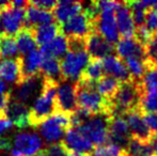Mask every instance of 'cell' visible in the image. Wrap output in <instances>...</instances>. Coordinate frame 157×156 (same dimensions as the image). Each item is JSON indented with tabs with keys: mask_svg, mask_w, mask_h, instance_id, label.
Here are the masks:
<instances>
[{
	"mask_svg": "<svg viewBox=\"0 0 157 156\" xmlns=\"http://www.w3.org/2000/svg\"><path fill=\"white\" fill-rule=\"evenodd\" d=\"M0 156H10V155H8L6 153H4V152H0Z\"/></svg>",
	"mask_w": 157,
	"mask_h": 156,
	"instance_id": "44",
	"label": "cell"
},
{
	"mask_svg": "<svg viewBox=\"0 0 157 156\" xmlns=\"http://www.w3.org/2000/svg\"><path fill=\"white\" fill-rule=\"evenodd\" d=\"M29 108L27 105L11 98L6 111V117L17 128L29 127Z\"/></svg>",
	"mask_w": 157,
	"mask_h": 156,
	"instance_id": "19",
	"label": "cell"
},
{
	"mask_svg": "<svg viewBox=\"0 0 157 156\" xmlns=\"http://www.w3.org/2000/svg\"><path fill=\"white\" fill-rule=\"evenodd\" d=\"M128 70L132 80L135 82H140L142 77L144 76L145 71H147V64L145 60L137 58H127L123 60Z\"/></svg>",
	"mask_w": 157,
	"mask_h": 156,
	"instance_id": "32",
	"label": "cell"
},
{
	"mask_svg": "<svg viewBox=\"0 0 157 156\" xmlns=\"http://www.w3.org/2000/svg\"><path fill=\"white\" fill-rule=\"evenodd\" d=\"M59 83L44 78L42 91L29 108V126L37 127L56 113V95Z\"/></svg>",
	"mask_w": 157,
	"mask_h": 156,
	"instance_id": "1",
	"label": "cell"
},
{
	"mask_svg": "<svg viewBox=\"0 0 157 156\" xmlns=\"http://www.w3.org/2000/svg\"><path fill=\"white\" fill-rule=\"evenodd\" d=\"M110 117L111 116L105 115V113L93 116L85 124L75 127V128H77L81 134H83L93 146H103L109 142L108 122H109Z\"/></svg>",
	"mask_w": 157,
	"mask_h": 156,
	"instance_id": "6",
	"label": "cell"
},
{
	"mask_svg": "<svg viewBox=\"0 0 157 156\" xmlns=\"http://www.w3.org/2000/svg\"><path fill=\"white\" fill-rule=\"evenodd\" d=\"M11 98H12V93L10 91L6 92V93L0 95V116L6 117V111L8 108V105L10 103Z\"/></svg>",
	"mask_w": 157,
	"mask_h": 156,
	"instance_id": "40",
	"label": "cell"
},
{
	"mask_svg": "<svg viewBox=\"0 0 157 156\" xmlns=\"http://www.w3.org/2000/svg\"><path fill=\"white\" fill-rule=\"evenodd\" d=\"M0 136H1V135H0Z\"/></svg>",
	"mask_w": 157,
	"mask_h": 156,
	"instance_id": "47",
	"label": "cell"
},
{
	"mask_svg": "<svg viewBox=\"0 0 157 156\" xmlns=\"http://www.w3.org/2000/svg\"><path fill=\"white\" fill-rule=\"evenodd\" d=\"M149 144L152 149L154 156H157V134H153L151 135V138L149 140Z\"/></svg>",
	"mask_w": 157,
	"mask_h": 156,
	"instance_id": "42",
	"label": "cell"
},
{
	"mask_svg": "<svg viewBox=\"0 0 157 156\" xmlns=\"http://www.w3.org/2000/svg\"><path fill=\"white\" fill-rule=\"evenodd\" d=\"M78 108L76 98L75 83L70 81H61L57 88L56 112H60L70 117Z\"/></svg>",
	"mask_w": 157,
	"mask_h": 156,
	"instance_id": "12",
	"label": "cell"
},
{
	"mask_svg": "<svg viewBox=\"0 0 157 156\" xmlns=\"http://www.w3.org/2000/svg\"><path fill=\"white\" fill-rule=\"evenodd\" d=\"M103 76H104V70H103L101 60L90 59L89 63L86 67L82 75H81V77L79 79H83V80L96 83Z\"/></svg>",
	"mask_w": 157,
	"mask_h": 156,
	"instance_id": "33",
	"label": "cell"
},
{
	"mask_svg": "<svg viewBox=\"0 0 157 156\" xmlns=\"http://www.w3.org/2000/svg\"><path fill=\"white\" fill-rule=\"evenodd\" d=\"M39 50L43 58H48V57H52L56 59L62 58L68 51L67 38L60 32L50 43L41 46Z\"/></svg>",
	"mask_w": 157,
	"mask_h": 156,
	"instance_id": "25",
	"label": "cell"
},
{
	"mask_svg": "<svg viewBox=\"0 0 157 156\" xmlns=\"http://www.w3.org/2000/svg\"><path fill=\"white\" fill-rule=\"evenodd\" d=\"M120 81L111 76L104 75L95 85L96 91L105 98L106 101H111L113 95L116 94L117 90L120 87Z\"/></svg>",
	"mask_w": 157,
	"mask_h": 156,
	"instance_id": "29",
	"label": "cell"
},
{
	"mask_svg": "<svg viewBox=\"0 0 157 156\" xmlns=\"http://www.w3.org/2000/svg\"><path fill=\"white\" fill-rule=\"evenodd\" d=\"M29 3L35 8L40 9V10L52 12L56 8L58 1H55V0H35V1H29Z\"/></svg>",
	"mask_w": 157,
	"mask_h": 156,
	"instance_id": "39",
	"label": "cell"
},
{
	"mask_svg": "<svg viewBox=\"0 0 157 156\" xmlns=\"http://www.w3.org/2000/svg\"><path fill=\"white\" fill-rule=\"evenodd\" d=\"M18 56L21 55H18L14 36L0 33V59H13Z\"/></svg>",
	"mask_w": 157,
	"mask_h": 156,
	"instance_id": "30",
	"label": "cell"
},
{
	"mask_svg": "<svg viewBox=\"0 0 157 156\" xmlns=\"http://www.w3.org/2000/svg\"><path fill=\"white\" fill-rule=\"evenodd\" d=\"M16 38H15V42H16L17 49L21 56H26L29 52L33 51L36 49V43L35 40L33 38V34L31 29L28 28H23L19 32H17Z\"/></svg>",
	"mask_w": 157,
	"mask_h": 156,
	"instance_id": "28",
	"label": "cell"
},
{
	"mask_svg": "<svg viewBox=\"0 0 157 156\" xmlns=\"http://www.w3.org/2000/svg\"><path fill=\"white\" fill-rule=\"evenodd\" d=\"M67 151L64 149L62 143H55L42 149L36 156H67Z\"/></svg>",
	"mask_w": 157,
	"mask_h": 156,
	"instance_id": "36",
	"label": "cell"
},
{
	"mask_svg": "<svg viewBox=\"0 0 157 156\" xmlns=\"http://www.w3.org/2000/svg\"><path fill=\"white\" fill-rule=\"evenodd\" d=\"M116 21L118 26L119 34L122 39H132L135 36L136 26L132 18V13L126 4V2H122L119 9L116 11Z\"/></svg>",
	"mask_w": 157,
	"mask_h": 156,
	"instance_id": "20",
	"label": "cell"
},
{
	"mask_svg": "<svg viewBox=\"0 0 157 156\" xmlns=\"http://www.w3.org/2000/svg\"><path fill=\"white\" fill-rule=\"evenodd\" d=\"M147 29L152 33L157 32V11L154 9H147L145 12V24Z\"/></svg>",
	"mask_w": 157,
	"mask_h": 156,
	"instance_id": "37",
	"label": "cell"
},
{
	"mask_svg": "<svg viewBox=\"0 0 157 156\" xmlns=\"http://www.w3.org/2000/svg\"><path fill=\"white\" fill-rule=\"evenodd\" d=\"M128 125L132 137L142 142H149L152 134L143 121V113L140 109H132L122 116Z\"/></svg>",
	"mask_w": 157,
	"mask_h": 156,
	"instance_id": "16",
	"label": "cell"
},
{
	"mask_svg": "<svg viewBox=\"0 0 157 156\" xmlns=\"http://www.w3.org/2000/svg\"><path fill=\"white\" fill-rule=\"evenodd\" d=\"M40 73L43 75L44 78H47L57 83H60L61 81H63L62 74H61L60 60L59 59L52 58V57L43 58Z\"/></svg>",
	"mask_w": 157,
	"mask_h": 156,
	"instance_id": "27",
	"label": "cell"
},
{
	"mask_svg": "<svg viewBox=\"0 0 157 156\" xmlns=\"http://www.w3.org/2000/svg\"><path fill=\"white\" fill-rule=\"evenodd\" d=\"M139 109L142 113L156 112L157 111V90L145 91L142 93Z\"/></svg>",
	"mask_w": 157,
	"mask_h": 156,
	"instance_id": "34",
	"label": "cell"
},
{
	"mask_svg": "<svg viewBox=\"0 0 157 156\" xmlns=\"http://www.w3.org/2000/svg\"><path fill=\"white\" fill-rule=\"evenodd\" d=\"M6 92H8V87H6V83L0 79V95H1V94H3V93H6Z\"/></svg>",
	"mask_w": 157,
	"mask_h": 156,
	"instance_id": "43",
	"label": "cell"
},
{
	"mask_svg": "<svg viewBox=\"0 0 157 156\" xmlns=\"http://www.w3.org/2000/svg\"><path fill=\"white\" fill-rule=\"evenodd\" d=\"M0 79L15 86H18L21 82V56L0 61Z\"/></svg>",
	"mask_w": 157,
	"mask_h": 156,
	"instance_id": "21",
	"label": "cell"
},
{
	"mask_svg": "<svg viewBox=\"0 0 157 156\" xmlns=\"http://www.w3.org/2000/svg\"><path fill=\"white\" fill-rule=\"evenodd\" d=\"M12 148V137L0 136V152H8Z\"/></svg>",
	"mask_w": 157,
	"mask_h": 156,
	"instance_id": "41",
	"label": "cell"
},
{
	"mask_svg": "<svg viewBox=\"0 0 157 156\" xmlns=\"http://www.w3.org/2000/svg\"><path fill=\"white\" fill-rule=\"evenodd\" d=\"M143 121H144L145 125L152 135L157 134V111L156 112L143 113Z\"/></svg>",
	"mask_w": 157,
	"mask_h": 156,
	"instance_id": "38",
	"label": "cell"
},
{
	"mask_svg": "<svg viewBox=\"0 0 157 156\" xmlns=\"http://www.w3.org/2000/svg\"><path fill=\"white\" fill-rule=\"evenodd\" d=\"M43 140L36 133L21 131L12 138V156H36L43 149Z\"/></svg>",
	"mask_w": 157,
	"mask_h": 156,
	"instance_id": "7",
	"label": "cell"
},
{
	"mask_svg": "<svg viewBox=\"0 0 157 156\" xmlns=\"http://www.w3.org/2000/svg\"><path fill=\"white\" fill-rule=\"evenodd\" d=\"M108 135L109 142L117 144L125 151L128 141L132 138V134L128 125L122 116H111L108 122Z\"/></svg>",
	"mask_w": 157,
	"mask_h": 156,
	"instance_id": "14",
	"label": "cell"
},
{
	"mask_svg": "<svg viewBox=\"0 0 157 156\" xmlns=\"http://www.w3.org/2000/svg\"><path fill=\"white\" fill-rule=\"evenodd\" d=\"M61 143L67 151V153L91 155L94 149L91 141L75 127H71L70 129H67Z\"/></svg>",
	"mask_w": 157,
	"mask_h": 156,
	"instance_id": "13",
	"label": "cell"
},
{
	"mask_svg": "<svg viewBox=\"0 0 157 156\" xmlns=\"http://www.w3.org/2000/svg\"><path fill=\"white\" fill-rule=\"evenodd\" d=\"M61 33L67 39L86 40L87 36L94 30L93 21L83 12L75 15L66 23L60 26Z\"/></svg>",
	"mask_w": 157,
	"mask_h": 156,
	"instance_id": "10",
	"label": "cell"
},
{
	"mask_svg": "<svg viewBox=\"0 0 157 156\" xmlns=\"http://www.w3.org/2000/svg\"><path fill=\"white\" fill-rule=\"evenodd\" d=\"M94 30L98 32L110 44L114 45L120 41L118 26L116 21V11L101 10L93 24Z\"/></svg>",
	"mask_w": 157,
	"mask_h": 156,
	"instance_id": "11",
	"label": "cell"
},
{
	"mask_svg": "<svg viewBox=\"0 0 157 156\" xmlns=\"http://www.w3.org/2000/svg\"><path fill=\"white\" fill-rule=\"evenodd\" d=\"M156 64H157V60H156Z\"/></svg>",
	"mask_w": 157,
	"mask_h": 156,
	"instance_id": "46",
	"label": "cell"
},
{
	"mask_svg": "<svg viewBox=\"0 0 157 156\" xmlns=\"http://www.w3.org/2000/svg\"><path fill=\"white\" fill-rule=\"evenodd\" d=\"M101 63H103L104 75L111 76L121 83L132 81L124 61L119 58L117 55H110L105 57L104 59H101Z\"/></svg>",
	"mask_w": 157,
	"mask_h": 156,
	"instance_id": "17",
	"label": "cell"
},
{
	"mask_svg": "<svg viewBox=\"0 0 157 156\" xmlns=\"http://www.w3.org/2000/svg\"><path fill=\"white\" fill-rule=\"evenodd\" d=\"M90 61L87 50H68L60 62L63 81L77 82Z\"/></svg>",
	"mask_w": 157,
	"mask_h": 156,
	"instance_id": "5",
	"label": "cell"
},
{
	"mask_svg": "<svg viewBox=\"0 0 157 156\" xmlns=\"http://www.w3.org/2000/svg\"><path fill=\"white\" fill-rule=\"evenodd\" d=\"M125 151L117 144L112 142H108L106 144L99 146H95L91 156H122Z\"/></svg>",
	"mask_w": 157,
	"mask_h": 156,
	"instance_id": "35",
	"label": "cell"
},
{
	"mask_svg": "<svg viewBox=\"0 0 157 156\" xmlns=\"http://www.w3.org/2000/svg\"><path fill=\"white\" fill-rule=\"evenodd\" d=\"M33 38L35 40L36 45L44 46L46 44L50 43L59 33L61 32L60 25L57 24L56 21L52 24H47V25L37 26L31 29Z\"/></svg>",
	"mask_w": 157,
	"mask_h": 156,
	"instance_id": "26",
	"label": "cell"
},
{
	"mask_svg": "<svg viewBox=\"0 0 157 156\" xmlns=\"http://www.w3.org/2000/svg\"><path fill=\"white\" fill-rule=\"evenodd\" d=\"M52 11H54L52 15L55 17V21L61 26L75 15L82 12V2L70 1V0L58 1L56 8Z\"/></svg>",
	"mask_w": 157,
	"mask_h": 156,
	"instance_id": "22",
	"label": "cell"
},
{
	"mask_svg": "<svg viewBox=\"0 0 157 156\" xmlns=\"http://www.w3.org/2000/svg\"><path fill=\"white\" fill-rule=\"evenodd\" d=\"M94 82L79 79L75 82L76 87V98L77 105L79 108L87 110L90 115H105L111 116L112 104L109 101H106L95 89Z\"/></svg>",
	"mask_w": 157,
	"mask_h": 156,
	"instance_id": "2",
	"label": "cell"
},
{
	"mask_svg": "<svg viewBox=\"0 0 157 156\" xmlns=\"http://www.w3.org/2000/svg\"><path fill=\"white\" fill-rule=\"evenodd\" d=\"M55 21H55V17L52 12L40 10V9L28 3V6L26 8V19L24 28L32 29L37 26L52 24Z\"/></svg>",
	"mask_w": 157,
	"mask_h": 156,
	"instance_id": "23",
	"label": "cell"
},
{
	"mask_svg": "<svg viewBox=\"0 0 157 156\" xmlns=\"http://www.w3.org/2000/svg\"><path fill=\"white\" fill-rule=\"evenodd\" d=\"M43 83L44 77L41 73L25 79L18 86H16L17 88L14 91V95L12 94V98L29 107V104H32L40 95Z\"/></svg>",
	"mask_w": 157,
	"mask_h": 156,
	"instance_id": "8",
	"label": "cell"
},
{
	"mask_svg": "<svg viewBox=\"0 0 157 156\" xmlns=\"http://www.w3.org/2000/svg\"><path fill=\"white\" fill-rule=\"evenodd\" d=\"M2 32L6 36H14L25 26L26 9L13 8L8 2L6 6L0 11Z\"/></svg>",
	"mask_w": 157,
	"mask_h": 156,
	"instance_id": "9",
	"label": "cell"
},
{
	"mask_svg": "<svg viewBox=\"0 0 157 156\" xmlns=\"http://www.w3.org/2000/svg\"><path fill=\"white\" fill-rule=\"evenodd\" d=\"M145 64H147V71L140 81L142 91L157 90V64L150 61L147 58L145 59Z\"/></svg>",
	"mask_w": 157,
	"mask_h": 156,
	"instance_id": "31",
	"label": "cell"
},
{
	"mask_svg": "<svg viewBox=\"0 0 157 156\" xmlns=\"http://www.w3.org/2000/svg\"><path fill=\"white\" fill-rule=\"evenodd\" d=\"M37 127L42 136L41 138H43L42 140H44L45 143H47L48 146L60 143L67 129L71 128V120L68 116L56 112Z\"/></svg>",
	"mask_w": 157,
	"mask_h": 156,
	"instance_id": "4",
	"label": "cell"
},
{
	"mask_svg": "<svg viewBox=\"0 0 157 156\" xmlns=\"http://www.w3.org/2000/svg\"><path fill=\"white\" fill-rule=\"evenodd\" d=\"M86 50L90 59L101 60L113 52L114 45L107 42L98 32L93 30L86 39Z\"/></svg>",
	"mask_w": 157,
	"mask_h": 156,
	"instance_id": "15",
	"label": "cell"
},
{
	"mask_svg": "<svg viewBox=\"0 0 157 156\" xmlns=\"http://www.w3.org/2000/svg\"><path fill=\"white\" fill-rule=\"evenodd\" d=\"M122 156H127V155H126V154H125V153H124V154H123Z\"/></svg>",
	"mask_w": 157,
	"mask_h": 156,
	"instance_id": "45",
	"label": "cell"
},
{
	"mask_svg": "<svg viewBox=\"0 0 157 156\" xmlns=\"http://www.w3.org/2000/svg\"><path fill=\"white\" fill-rule=\"evenodd\" d=\"M114 50L118 54V57L123 59L127 58H137L145 60L147 52L145 48L139 43L135 38L132 39H121L114 46Z\"/></svg>",
	"mask_w": 157,
	"mask_h": 156,
	"instance_id": "18",
	"label": "cell"
},
{
	"mask_svg": "<svg viewBox=\"0 0 157 156\" xmlns=\"http://www.w3.org/2000/svg\"><path fill=\"white\" fill-rule=\"evenodd\" d=\"M142 93L140 82L127 81L120 83V87L110 101L112 104L111 116H123L132 109H139Z\"/></svg>",
	"mask_w": 157,
	"mask_h": 156,
	"instance_id": "3",
	"label": "cell"
},
{
	"mask_svg": "<svg viewBox=\"0 0 157 156\" xmlns=\"http://www.w3.org/2000/svg\"><path fill=\"white\" fill-rule=\"evenodd\" d=\"M42 60H43V56L37 49L29 52L26 56H21V81L40 74Z\"/></svg>",
	"mask_w": 157,
	"mask_h": 156,
	"instance_id": "24",
	"label": "cell"
}]
</instances>
